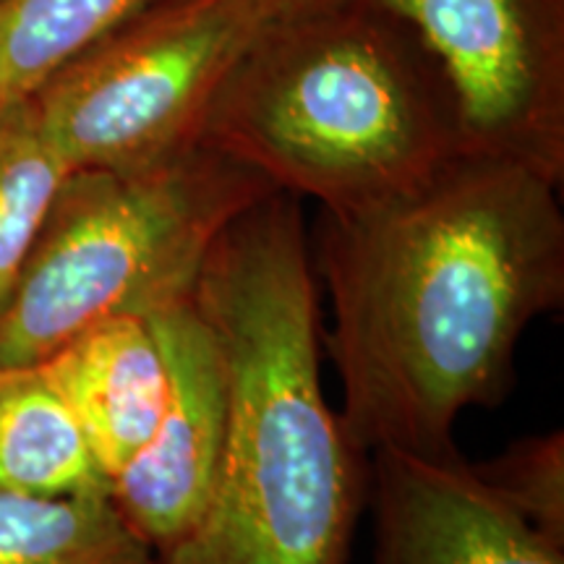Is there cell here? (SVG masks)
<instances>
[{
  "mask_svg": "<svg viewBox=\"0 0 564 564\" xmlns=\"http://www.w3.org/2000/svg\"><path fill=\"white\" fill-rule=\"evenodd\" d=\"M560 188L520 162L463 154L411 196L322 215L324 343L364 455H457V419L507 398L528 324L564 303Z\"/></svg>",
  "mask_w": 564,
  "mask_h": 564,
  "instance_id": "obj_1",
  "label": "cell"
},
{
  "mask_svg": "<svg viewBox=\"0 0 564 564\" xmlns=\"http://www.w3.org/2000/svg\"><path fill=\"white\" fill-rule=\"evenodd\" d=\"M314 253L274 192L212 246L194 306L215 335L228 421L202 518L154 564H348L369 460L322 390Z\"/></svg>",
  "mask_w": 564,
  "mask_h": 564,
  "instance_id": "obj_2",
  "label": "cell"
},
{
  "mask_svg": "<svg viewBox=\"0 0 564 564\" xmlns=\"http://www.w3.org/2000/svg\"><path fill=\"white\" fill-rule=\"evenodd\" d=\"M202 141L322 215L403 199L465 154L432 55L364 0L264 21L212 100Z\"/></svg>",
  "mask_w": 564,
  "mask_h": 564,
  "instance_id": "obj_3",
  "label": "cell"
},
{
  "mask_svg": "<svg viewBox=\"0 0 564 564\" xmlns=\"http://www.w3.org/2000/svg\"><path fill=\"white\" fill-rule=\"evenodd\" d=\"M278 192L212 147L63 178L0 308V371L45 364L95 324L186 301L220 232Z\"/></svg>",
  "mask_w": 564,
  "mask_h": 564,
  "instance_id": "obj_4",
  "label": "cell"
},
{
  "mask_svg": "<svg viewBox=\"0 0 564 564\" xmlns=\"http://www.w3.org/2000/svg\"><path fill=\"white\" fill-rule=\"evenodd\" d=\"M264 13L253 0H150L32 97L70 171H139L202 141Z\"/></svg>",
  "mask_w": 564,
  "mask_h": 564,
  "instance_id": "obj_5",
  "label": "cell"
},
{
  "mask_svg": "<svg viewBox=\"0 0 564 564\" xmlns=\"http://www.w3.org/2000/svg\"><path fill=\"white\" fill-rule=\"evenodd\" d=\"M432 55L465 154L564 181V0H364Z\"/></svg>",
  "mask_w": 564,
  "mask_h": 564,
  "instance_id": "obj_6",
  "label": "cell"
},
{
  "mask_svg": "<svg viewBox=\"0 0 564 564\" xmlns=\"http://www.w3.org/2000/svg\"><path fill=\"white\" fill-rule=\"evenodd\" d=\"M167 369V398L152 440L110 478L131 531L167 552L196 525L215 486L228 421V384L215 335L194 295L147 316Z\"/></svg>",
  "mask_w": 564,
  "mask_h": 564,
  "instance_id": "obj_7",
  "label": "cell"
},
{
  "mask_svg": "<svg viewBox=\"0 0 564 564\" xmlns=\"http://www.w3.org/2000/svg\"><path fill=\"white\" fill-rule=\"evenodd\" d=\"M369 499L377 564H564V544L497 497L460 453L373 449Z\"/></svg>",
  "mask_w": 564,
  "mask_h": 564,
  "instance_id": "obj_8",
  "label": "cell"
},
{
  "mask_svg": "<svg viewBox=\"0 0 564 564\" xmlns=\"http://www.w3.org/2000/svg\"><path fill=\"white\" fill-rule=\"evenodd\" d=\"M40 366L76 413L110 481L152 440L165 408L167 369L152 322H100Z\"/></svg>",
  "mask_w": 564,
  "mask_h": 564,
  "instance_id": "obj_9",
  "label": "cell"
},
{
  "mask_svg": "<svg viewBox=\"0 0 564 564\" xmlns=\"http://www.w3.org/2000/svg\"><path fill=\"white\" fill-rule=\"evenodd\" d=\"M0 491L34 499L110 494L79 419L42 366L0 371Z\"/></svg>",
  "mask_w": 564,
  "mask_h": 564,
  "instance_id": "obj_10",
  "label": "cell"
},
{
  "mask_svg": "<svg viewBox=\"0 0 564 564\" xmlns=\"http://www.w3.org/2000/svg\"><path fill=\"white\" fill-rule=\"evenodd\" d=\"M0 564H154L110 494L34 499L0 491Z\"/></svg>",
  "mask_w": 564,
  "mask_h": 564,
  "instance_id": "obj_11",
  "label": "cell"
},
{
  "mask_svg": "<svg viewBox=\"0 0 564 564\" xmlns=\"http://www.w3.org/2000/svg\"><path fill=\"white\" fill-rule=\"evenodd\" d=\"M150 0H0V112L30 102L53 76Z\"/></svg>",
  "mask_w": 564,
  "mask_h": 564,
  "instance_id": "obj_12",
  "label": "cell"
},
{
  "mask_svg": "<svg viewBox=\"0 0 564 564\" xmlns=\"http://www.w3.org/2000/svg\"><path fill=\"white\" fill-rule=\"evenodd\" d=\"M68 173L32 100L0 112V308Z\"/></svg>",
  "mask_w": 564,
  "mask_h": 564,
  "instance_id": "obj_13",
  "label": "cell"
},
{
  "mask_svg": "<svg viewBox=\"0 0 564 564\" xmlns=\"http://www.w3.org/2000/svg\"><path fill=\"white\" fill-rule=\"evenodd\" d=\"M474 470L514 512L556 544H564V434L562 429L510 442L502 455Z\"/></svg>",
  "mask_w": 564,
  "mask_h": 564,
  "instance_id": "obj_14",
  "label": "cell"
},
{
  "mask_svg": "<svg viewBox=\"0 0 564 564\" xmlns=\"http://www.w3.org/2000/svg\"><path fill=\"white\" fill-rule=\"evenodd\" d=\"M257 9L264 13L267 21L272 19H288V17H303V13H316L335 9V6L356 3V0H253Z\"/></svg>",
  "mask_w": 564,
  "mask_h": 564,
  "instance_id": "obj_15",
  "label": "cell"
}]
</instances>
